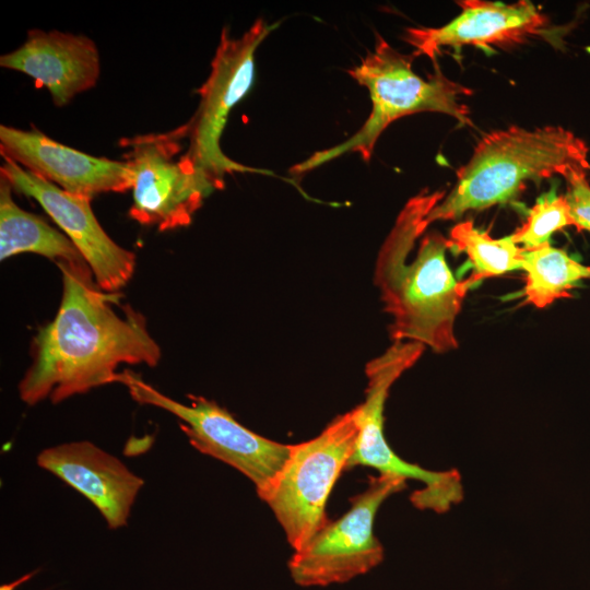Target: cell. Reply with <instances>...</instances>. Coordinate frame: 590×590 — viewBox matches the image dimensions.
I'll return each instance as SVG.
<instances>
[{
	"label": "cell",
	"mask_w": 590,
	"mask_h": 590,
	"mask_svg": "<svg viewBox=\"0 0 590 590\" xmlns=\"http://www.w3.org/2000/svg\"><path fill=\"white\" fill-rule=\"evenodd\" d=\"M62 296L55 318L32 342V364L19 385L20 398L34 405L59 403L115 382L120 364L149 367L162 357L144 316L130 306L119 315L118 293L99 288L87 264L57 262Z\"/></svg>",
	"instance_id": "6da1fadb"
},
{
	"label": "cell",
	"mask_w": 590,
	"mask_h": 590,
	"mask_svg": "<svg viewBox=\"0 0 590 590\" xmlns=\"http://www.w3.org/2000/svg\"><path fill=\"white\" fill-rule=\"evenodd\" d=\"M445 191L423 189L400 211L378 252L374 283L384 310L391 317L390 337L445 353L458 346L455 321L469 288L455 279L446 260L449 240L425 235L413 259L411 252L429 225L427 215Z\"/></svg>",
	"instance_id": "7a4b0ae2"
},
{
	"label": "cell",
	"mask_w": 590,
	"mask_h": 590,
	"mask_svg": "<svg viewBox=\"0 0 590 590\" xmlns=\"http://www.w3.org/2000/svg\"><path fill=\"white\" fill-rule=\"evenodd\" d=\"M587 143L560 126H511L483 137L457 172L451 191L429 212L428 224L456 220L517 198L529 181L567 178L590 169Z\"/></svg>",
	"instance_id": "3957f363"
},
{
	"label": "cell",
	"mask_w": 590,
	"mask_h": 590,
	"mask_svg": "<svg viewBox=\"0 0 590 590\" xmlns=\"http://www.w3.org/2000/svg\"><path fill=\"white\" fill-rule=\"evenodd\" d=\"M349 74L368 90L371 110L364 125L347 140L315 152L296 164L292 172L302 175L346 153H358L369 161L375 144L387 127L408 115L432 111L451 116L462 125H472L468 106L460 102L472 91L442 74L438 64L427 79L412 70V57L403 55L376 34L373 51L349 70Z\"/></svg>",
	"instance_id": "277c9868"
},
{
	"label": "cell",
	"mask_w": 590,
	"mask_h": 590,
	"mask_svg": "<svg viewBox=\"0 0 590 590\" xmlns=\"http://www.w3.org/2000/svg\"><path fill=\"white\" fill-rule=\"evenodd\" d=\"M356 409L335 416L316 437L292 445L291 453L259 498L272 510L294 551L329 520L330 493L355 449Z\"/></svg>",
	"instance_id": "5b68a950"
},
{
	"label": "cell",
	"mask_w": 590,
	"mask_h": 590,
	"mask_svg": "<svg viewBox=\"0 0 590 590\" xmlns=\"http://www.w3.org/2000/svg\"><path fill=\"white\" fill-rule=\"evenodd\" d=\"M418 342L394 341L381 355L367 363L365 400L356 409L358 434L347 469L364 465L379 474L420 481L421 489L410 499L418 509L437 514L448 511L463 499L461 476L456 470L432 471L400 458L385 436V403L391 386L422 356Z\"/></svg>",
	"instance_id": "8992f818"
},
{
	"label": "cell",
	"mask_w": 590,
	"mask_h": 590,
	"mask_svg": "<svg viewBox=\"0 0 590 590\" xmlns=\"http://www.w3.org/2000/svg\"><path fill=\"white\" fill-rule=\"evenodd\" d=\"M275 27L259 19L239 37H232L224 27L210 74L198 91V107L187 123L173 130L180 140H188L185 156L223 185L224 176L233 173L272 174L227 157L221 137L232 109L252 86L257 48Z\"/></svg>",
	"instance_id": "52a82bcc"
},
{
	"label": "cell",
	"mask_w": 590,
	"mask_h": 590,
	"mask_svg": "<svg viewBox=\"0 0 590 590\" xmlns=\"http://www.w3.org/2000/svg\"><path fill=\"white\" fill-rule=\"evenodd\" d=\"M115 382L123 385L135 402L176 416L193 448L244 474L255 485L258 496L269 488L291 453L292 445L250 430L213 400L190 397L189 404L178 402L131 370L118 373Z\"/></svg>",
	"instance_id": "ba28073f"
},
{
	"label": "cell",
	"mask_w": 590,
	"mask_h": 590,
	"mask_svg": "<svg viewBox=\"0 0 590 590\" xmlns=\"http://www.w3.org/2000/svg\"><path fill=\"white\" fill-rule=\"evenodd\" d=\"M122 145L131 170L129 216L142 225L158 231L187 226L205 198L224 187L181 153L173 130L135 135Z\"/></svg>",
	"instance_id": "9c48e42d"
},
{
	"label": "cell",
	"mask_w": 590,
	"mask_h": 590,
	"mask_svg": "<svg viewBox=\"0 0 590 590\" xmlns=\"http://www.w3.org/2000/svg\"><path fill=\"white\" fill-rule=\"evenodd\" d=\"M405 482L392 475L371 477L344 515L328 521L294 551L288 560L294 582L302 587L343 583L378 566L385 552L374 533L376 515L387 498L405 488Z\"/></svg>",
	"instance_id": "30bf717a"
},
{
	"label": "cell",
	"mask_w": 590,
	"mask_h": 590,
	"mask_svg": "<svg viewBox=\"0 0 590 590\" xmlns=\"http://www.w3.org/2000/svg\"><path fill=\"white\" fill-rule=\"evenodd\" d=\"M0 176L13 191L34 199L76 247L99 288L117 293L131 280L135 255L118 245L97 221L87 197L67 192L4 158Z\"/></svg>",
	"instance_id": "8fae6325"
},
{
	"label": "cell",
	"mask_w": 590,
	"mask_h": 590,
	"mask_svg": "<svg viewBox=\"0 0 590 590\" xmlns=\"http://www.w3.org/2000/svg\"><path fill=\"white\" fill-rule=\"evenodd\" d=\"M0 151L24 169L60 189L92 199L131 189V170L123 161L97 157L62 144L36 128L0 126Z\"/></svg>",
	"instance_id": "7c38bea8"
},
{
	"label": "cell",
	"mask_w": 590,
	"mask_h": 590,
	"mask_svg": "<svg viewBox=\"0 0 590 590\" xmlns=\"http://www.w3.org/2000/svg\"><path fill=\"white\" fill-rule=\"evenodd\" d=\"M460 13L440 27H410L404 40L413 56L435 59L441 47L508 46L540 36L546 31L547 17L530 1L514 3L487 0L457 2Z\"/></svg>",
	"instance_id": "4fadbf2b"
},
{
	"label": "cell",
	"mask_w": 590,
	"mask_h": 590,
	"mask_svg": "<svg viewBox=\"0 0 590 590\" xmlns=\"http://www.w3.org/2000/svg\"><path fill=\"white\" fill-rule=\"evenodd\" d=\"M37 464L86 497L110 529L127 526L144 484L118 458L85 440L46 448Z\"/></svg>",
	"instance_id": "5bb4252c"
},
{
	"label": "cell",
	"mask_w": 590,
	"mask_h": 590,
	"mask_svg": "<svg viewBox=\"0 0 590 590\" xmlns=\"http://www.w3.org/2000/svg\"><path fill=\"white\" fill-rule=\"evenodd\" d=\"M0 66L46 87L58 107L93 88L101 74L95 43L87 36L56 30H30L20 47L0 57Z\"/></svg>",
	"instance_id": "9a60e30c"
},
{
	"label": "cell",
	"mask_w": 590,
	"mask_h": 590,
	"mask_svg": "<svg viewBox=\"0 0 590 590\" xmlns=\"http://www.w3.org/2000/svg\"><path fill=\"white\" fill-rule=\"evenodd\" d=\"M25 252L43 256L56 263L86 264L60 229L17 205L11 185L0 176V260Z\"/></svg>",
	"instance_id": "2e32d148"
},
{
	"label": "cell",
	"mask_w": 590,
	"mask_h": 590,
	"mask_svg": "<svg viewBox=\"0 0 590 590\" xmlns=\"http://www.w3.org/2000/svg\"><path fill=\"white\" fill-rule=\"evenodd\" d=\"M521 269L526 272L527 302L544 308L559 298L569 297L581 280H590V267L581 264L566 251L551 244L523 249Z\"/></svg>",
	"instance_id": "e0dca14e"
},
{
	"label": "cell",
	"mask_w": 590,
	"mask_h": 590,
	"mask_svg": "<svg viewBox=\"0 0 590 590\" xmlns=\"http://www.w3.org/2000/svg\"><path fill=\"white\" fill-rule=\"evenodd\" d=\"M448 240L450 249L464 252L473 268L471 276L464 280L469 290L483 279L521 269L523 248L515 244L510 235L493 238L477 229L473 222L463 221L451 228Z\"/></svg>",
	"instance_id": "ac0fdd59"
},
{
	"label": "cell",
	"mask_w": 590,
	"mask_h": 590,
	"mask_svg": "<svg viewBox=\"0 0 590 590\" xmlns=\"http://www.w3.org/2000/svg\"><path fill=\"white\" fill-rule=\"evenodd\" d=\"M565 226H573L565 196L547 194L535 202L526 222L510 237L523 249H533L550 244L551 236Z\"/></svg>",
	"instance_id": "d6986e66"
},
{
	"label": "cell",
	"mask_w": 590,
	"mask_h": 590,
	"mask_svg": "<svg viewBox=\"0 0 590 590\" xmlns=\"http://www.w3.org/2000/svg\"><path fill=\"white\" fill-rule=\"evenodd\" d=\"M565 179L567 182L565 199L569 206L573 226L578 231L590 232V184L587 173H574Z\"/></svg>",
	"instance_id": "ffe728a7"
},
{
	"label": "cell",
	"mask_w": 590,
	"mask_h": 590,
	"mask_svg": "<svg viewBox=\"0 0 590 590\" xmlns=\"http://www.w3.org/2000/svg\"><path fill=\"white\" fill-rule=\"evenodd\" d=\"M32 577V574L24 575L23 577L19 578L17 580L1 585L0 590H14L20 583L28 580Z\"/></svg>",
	"instance_id": "44dd1931"
}]
</instances>
